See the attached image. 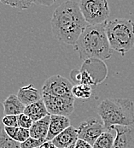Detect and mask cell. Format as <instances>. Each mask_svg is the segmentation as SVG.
<instances>
[{
    "instance_id": "6da1fadb",
    "label": "cell",
    "mask_w": 134,
    "mask_h": 148,
    "mask_svg": "<svg viewBox=\"0 0 134 148\" xmlns=\"http://www.w3.org/2000/svg\"><path fill=\"white\" fill-rule=\"evenodd\" d=\"M50 24L54 37L71 45H74L89 25L80 11L79 3L70 0L65 1L55 10Z\"/></svg>"
},
{
    "instance_id": "7a4b0ae2",
    "label": "cell",
    "mask_w": 134,
    "mask_h": 148,
    "mask_svg": "<svg viewBox=\"0 0 134 148\" xmlns=\"http://www.w3.org/2000/svg\"><path fill=\"white\" fill-rule=\"evenodd\" d=\"M106 22L88 25L74 44V50L83 61L98 58L103 61L111 58L112 49L106 33Z\"/></svg>"
},
{
    "instance_id": "3957f363",
    "label": "cell",
    "mask_w": 134,
    "mask_h": 148,
    "mask_svg": "<svg viewBox=\"0 0 134 148\" xmlns=\"http://www.w3.org/2000/svg\"><path fill=\"white\" fill-rule=\"evenodd\" d=\"M97 111L106 130L134 123V103L129 99H106L97 106Z\"/></svg>"
},
{
    "instance_id": "277c9868",
    "label": "cell",
    "mask_w": 134,
    "mask_h": 148,
    "mask_svg": "<svg viewBox=\"0 0 134 148\" xmlns=\"http://www.w3.org/2000/svg\"><path fill=\"white\" fill-rule=\"evenodd\" d=\"M106 33L112 50L124 56L134 46V22L130 19H114L106 23Z\"/></svg>"
},
{
    "instance_id": "5b68a950",
    "label": "cell",
    "mask_w": 134,
    "mask_h": 148,
    "mask_svg": "<svg viewBox=\"0 0 134 148\" xmlns=\"http://www.w3.org/2000/svg\"><path fill=\"white\" fill-rule=\"evenodd\" d=\"M108 75V68L104 62L98 58H89L84 61L80 69H73L71 79L76 84L94 86L102 83Z\"/></svg>"
},
{
    "instance_id": "8992f818",
    "label": "cell",
    "mask_w": 134,
    "mask_h": 148,
    "mask_svg": "<svg viewBox=\"0 0 134 148\" xmlns=\"http://www.w3.org/2000/svg\"><path fill=\"white\" fill-rule=\"evenodd\" d=\"M79 6L85 20L89 25L108 21L110 10L107 0H80Z\"/></svg>"
},
{
    "instance_id": "52a82bcc",
    "label": "cell",
    "mask_w": 134,
    "mask_h": 148,
    "mask_svg": "<svg viewBox=\"0 0 134 148\" xmlns=\"http://www.w3.org/2000/svg\"><path fill=\"white\" fill-rule=\"evenodd\" d=\"M73 85L67 78L59 75H55L45 81L41 89V94L73 99Z\"/></svg>"
},
{
    "instance_id": "ba28073f",
    "label": "cell",
    "mask_w": 134,
    "mask_h": 148,
    "mask_svg": "<svg viewBox=\"0 0 134 148\" xmlns=\"http://www.w3.org/2000/svg\"><path fill=\"white\" fill-rule=\"evenodd\" d=\"M42 99L50 115L70 116L74 110L75 99H67L48 94H42Z\"/></svg>"
},
{
    "instance_id": "9c48e42d",
    "label": "cell",
    "mask_w": 134,
    "mask_h": 148,
    "mask_svg": "<svg viewBox=\"0 0 134 148\" xmlns=\"http://www.w3.org/2000/svg\"><path fill=\"white\" fill-rule=\"evenodd\" d=\"M77 129L79 139L88 142L91 146H93L100 134L106 130L100 117L90 118L81 123Z\"/></svg>"
},
{
    "instance_id": "30bf717a",
    "label": "cell",
    "mask_w": 134,
    "mask_h": 148,
    "mask_svg": "<svg viewBox=\"0 0 134 148\" xmlns=\"http://www.w3.org/2000/svg\"><path fill=\"white\" fill-rule=\"evenodd\" d=\"M115 140L113 148H134V123L128 126H114Z\"/></svg>"
},
{
    "instance_id": "8fae6325",
    "label": "cell",
    "mask_w": 134,
    "mask_h": 148,
    "mask_svg": "<svg viewBox=\"0 0 134 148\" xmlns=\"http://www.w3.org/2000/svg\"><path fill=\"white\" fill-rule=\"evenodd\" d=\"M70 126V119L68 116L60 115H50V126L46 140H52L59 134Z\"/></svg>"
},
{
    "instance_id": "7c38bea8",
    "label": "cell",
    "mask_w": 134,
    "mask_h": 148,
    "mask_svg": "<svg viewBox=\"0 0 134 148\" xmlns=\"http://www.w3.org/2000/svg\"><path fill=\"white\" fill-rule=\"evenodd\" d=\"M78 139V129L70 125L56 137H55L51 141L56 147L67 148L72 145H74Z\"/></svg>"
},
{
    "instance_id": "4fadbf2b",
    "label": "cell",
    "mask_w": 134,
    "mask_h": 148,
    "mask_svg": "<svg viewBox=\"0 0 134 148\" xmlns=\"http://www.w3.org/2000/svg\"><path fill=\"white\" fill-rule=\"evenodd\" d=\"M17 97L22 101L23 105L26 106L32 105L42 99V94H40L39 90L35 88L34 86L32 84L21 87L18 90Z\"/></svg>"
},
{
    "instance_id": "5bb4252c",
    "label": "cell",
    "mask_w": 134,
    "mask_h": 148,
    "mask_svg": "<svg viewBox=\"0 0 134 148\" xmlns=\"http://www.w3.org/2000/svg\"><path fill=\"white\" fill-rule=\"evenodd\" d=\"M4 108V115H15L18 116L24 113L26 106H24L19 99L17 95L10 94L8 98L3 102Z\"/></svg>"
},
{
    "instance_id": "9a60e30c",
    "label": "cell",
    "mask_w": 134,
    "mask_h": 148,
    "mask_svg": "<svg viewBox=\"0 0 134 148\" xmlns=\"http://www.w3.org/2000/svg\"><path fill=\"white\" fill-rule=\"evenodd\" d=\"M50 114L44 118L33 122L32 127L29 128L30 137L34 139H45L48 134L50 126Z\"/></svg>"
},
{
    "instance_id": "2e32d148",
    "label": "cell",
    "mask_w": 134,
    "mask_h": 148,
    "mask_svg": "<svg viewBox=\"0 0 134 148\" xmlns=\"http://www.w3.org/2000/svg\"><path fill=\"white\" fill-rule=\"evenodd\" d=\"M24 114L28 116L33 122L40 120L50 115L48 112L43 99H40L32 105L26 106Z\"/></svg>"
},
{
    "instance_id": "e0dca14e",
    "label": "cell",
    "mask_w": 134,
    "mask_h": 148,
    "mask_svg": "<svg viewBox=\"0 0 134 148\" xmlns=\"http://www.w3.org/2000/svg\"><path fill=\"white\" fill-rule=\"evenodd\" d=\"M111 130H105L103 132L100 136L97 139L93 144V148H113L115 140V133H112Z\"/></svg>"
},
{
    "instance_id": "ac0fdd59",
    "label": "cell",
    "mask_w": 134,
    "mask_h": 148,
    "mask_svg": "<svg viewBox=\"0 0 134 148\" xmlns=\"http://www.w3.org/2000/svg\"><path fill=\"white\" fill-rule=\"evenodd\" d=\"M4 131L6 134L13 140L22 143L30 137L29 129L21 127H4Z\"/></svg>"
},
{
    "instance_id": "d6986e66",
    "label": "cell",
    "mask_w": 134,
    "mask_h": 148,
    "mask_svg": "<svg viewBox=\"0 0 134 148\" xmlns=\"http://www.w3.org/2000/svg\"><path fill=\"white\" fill-rule=\"evenodd\" d=\"M72 93L74 99L86 100L89 99L92 94V88L90 86L84 84L73 85Z\"/></svg>"
},
{
    "instance_id": "ffe728a7",
    "label": "cell",
    "mask_w": 134,
    "mask_h": 148,
    "mask_svg": "<svg viewBox=\"0 0 134 148\" xmlns=\"http://www.w3.org/2000/svg\"><path fill=\"white\" fill-rule=\"evenodd\" d=\"M0 148H22V146L20 142L10 138L3 129L0 134Z\"/></svg>"
},
{
    "instance_id": "44dd1931",
    "label": "cell",
    "mask_w": 134,
    "mask_h": 148,
    "mask_svg": "<svg viewBox=\"0 0 134 148\" xmlns=\"http://www.w3.org/2000/svg\"><path fill=\"white\" fill-rule=\"evenodd\" d=\"M0 3L20 10H27L33 3L32 0H0Z\"/></svg>"
},
{
    "instance_id": "7402d4cb",
    "label": "cell",
    "mask_w": 134,
    "mask_h": 148,
    "mask_svg": "<svg viewBox=\"0 0 134 148\" xmlns=\"http://www.w3.org/2000/svg\"><path fill=\"white\" fill-rule=\"evenodd\" d=\"M45 141H46L45 139H34V138L29 137L26 141L21 143V146H22V148L39 147Z\"/></svg>"
},
{
    "instance_id": "603a6c76",
    "label": "cell",
    "mask_w": 134,
    "mask_h": 148,
    "mask_svg": "<svg viewBox=\"0 0 134 148\" xmlns=\"http://www.w3.org/2000/svg\"><path fill=\"white\" fill-rule=\"evenodd\" d=\"M18 126L21 127H24V128H27V129H29L30 127H32L33 123V121L28 116H27L26 114H21V115H18Z\"/></svg>"
},
{
    "instance_id": "cb8c5ba5",
    "label": "cell",
    "mask_w": 134,
    "mask_h": 148,
    "mask_svg": "<svg viewBox=\"0 0 134 148\" xmlns=\"http://www.w3.org/2000/svg\"><path fill=\"white\" fill-rule=\"evenodd\" d=\"M3 123L4 127H19L18 116L15 115H5L3 118Z\"/></svg>"
},
{
    "instance_id": "d4e9b609",
    "label": "cell",
    "mask_w": 134,
    "mask_h": 148,
    "mask_svg": "<svg viewBox=\"0 0 134 148\" xmlns=\"http://www.w3.org/2000/svg\"><path fill=\"white\" fill-rule=\"evenodd\" d=\"M57 0H32V3L37 5H42V6H51L53 3H55Z\"/></svg>"
},
{
    "instance_id": "484cf974",
    "label": "cell",
    "mask_w": 134,
    "mask_h": 148,
    "mask_svg": "<svg viewBox=\"0 0 134 148\" xmlns=\"http://www.w3.org/2000/svg\"><path fill=\"white\" fill-rule=\"evenodd\" d=\"M74 148H93L92 146L89 144L88 142L83 140H80V139H78V140L76 141L75 145H74Z\"/></svg>"
},
{
    "instance_id": "4316f807",
    "label": "cell",
    "mask_w": 134,
    "mask_h": 148,
    "mask_svg": "<svg viewBox=\"0 0 134 148\" xmlns=\"http://www.w3.org/2000/svg\"><path fill=\"white\" fill-rule=\"evenodd\" d=\"M4 108H3V103L0 102V134L3 131L4 129V125L3 123V118L4 116Z\"/></svg>"
},
{
    "instance_id": "83f0119b",
    "label": "cell",
    "mask_w": 134,
    "mask_h": 148,
    "mask_svg": "<svg viewBox=\"0 0 134 148\" xmlns=\"http://www.w3.org/2000/svg\"><path fill=\"white\" fill-rule=\"evenodd\" d=\"M39 148H55V146L51 140H46L39 147Z\"/></svg>"
},
{
    "instance_id": "f1b7e54d",
    "label": "cell",
    "mask_w": 134,
    "mask_h": 148,
    "mask_svg": "<svg viewBox=\"0 0 134 148\" xmlns=\"http://www.w3.org/2000/svg\"><path fill=\"white\" fill-rule=\"evenodd\" d=\"M35 148H39V147H35Z\"/></svg>"
},
{
    "instance_id": "f546056e",
    "label": "cell",
    "mask_w": 134,
    "mask_h": 148,
    "mask_svg": "<svg viewBox=\"0 0 134 148\" xmlns=\"http://www.w3.org/2000/svg\"><path fill=\"white\" fill-rule=\"evenodd\" d=\"M55 148H57V147H55Z\"/></svg>"
}]
</instances>
